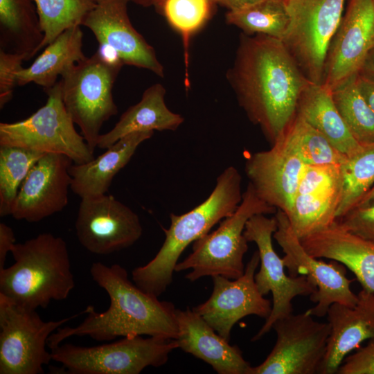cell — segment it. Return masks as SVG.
<instances>
[{"label":"cell","mask_w":374,"mask_h":374,"mask_svg":"<svg viewBox=\"0 0 374 374\" xmlns=\"http://www.w3.org/2000/svg\"><path fill=\"white\" fill-rule=\"evenodd\" d=\"M16 243L15 233L5 223H0V269L5 267L7 255Z\"/></svg>","instance_id":"obj_39"},{"label":"cell","mask_w":374,"mask_h":374,"mask_svg":"<svg viewBox=\"0 0 374 374\" xmlns=\"http://www.w3.org/2000/svg\"><path fill=\"white\" fill-rule=\"evenodd\" d=\"M166 0H152V6H154L155 9L161 13L162 7ZM215 2V0H213ZM216 3V2H215Z\"/></svg>","instance_id":"obj_44"},{"label":"cell","mask_w":374,"mask_h":374,"mask_svg":"<svg viewBox=\"0 0 374 374\" xmlns=\"http://www.w3.org/2000/svg\"><path fill=\"white\" fill-rule=\"evenodd\" d=\"M343 191L336 219L354 208L374 185V145L347 157L341 165Z\"/></svg>","instance_id":"obj_34"},{"label":"cell","mask_w":374,"mask_h":374,"mask_svg":"<svg viewBox=\"0 0 374 374\" xmlns=\"http://www.w3.org/2000/svg\"><path fill=\"white\" fill-rule=\"evenodd\" d=\"M357 81L362 95L374 111V79L359 72L357 75Z\"/></svg>","instance_id":"obj_40"},{"label":"cell","mask_w":374,"mask_h":374,"mask_svg":"<svg viewBox=\"0 0 374 374\" xmlns=\"http://www.w3.org/2000/svg\"><path fill=\"white\" fill-rule=\"evenodd\" d=\"M342 191L341 166H307L287 215L299 239L335 222Z\"/></svg>","instance_id":"obj_19"},{"label":"cell","mask_w":374,"mask_h":374,"mask_svg":"<svg viewBox=\"0 0 374 374\" xmlns=\"http://www.w3.org/2000/svg\"><path fill=\"white\" fill-rule=\"evenodd\" d=\"M271 146L247 159L245 173L258 197L287 215L307 166L282 134Z\"/></svg>","instance_id":"obj_20"},{"label":"cell","mask_w":374,"mask_h":374,"mask_svg":"<svg viewBox=\"0 0 374 374\" xmlns=\"http://www.w3.org/2000/svg\"><path fill=\"white\" fill-rule=\"evenodd\" d=\"M179 348L209 365L219 374H251L252 366L236 346L222 337L189 308L176 309Z\"/></svg>","instance_id":"obj_22"},{"label":"cell","mask_w":374,"mask_h":374,"mask_svg":"<svg viewBox=\"0 0 374 374\" xmlns=\"http://www.w3.org/2000/svg\"><path fill=\"white\" fill-rule=\"evenodd\" d=\"M346 0H285L289 23L280 39L312 83L323 82L327 53Z\"/></svg>","instance_id":"obj_9"},{"label":"cell","mask_w":374,"mask_h":374,"mask_svg":"<svg viewBox=\"0 0 374 374\" xmlns=\"http://www.w3.org/2000/svg\"><path fill=\"white\" fill-rule=\"evenodd\" d=\"M374 200V185L364 195V197L360 199L359 203L356 206H362L366 204L370 203ZM355 206V207H356Z\"/></svg>","instance_id":"obj_43"},{"label":"cell","mask_w":374,"mask_h":374,"mask_svg":"<svg viewBox=\"0 0 374 374\" xmlns=\"http://www.w3.org/2000/svg\"><path fill=\"white\" fill-rule=\"evenodd\" d=\"M165 94L166 89L161 84L148 87L140 101L130 107L110 131L100 135L97 147L107 149L122 137L135 132L176 130L184 119L168 108Z\"/></svg>","instance_id":"obj_25"},{"label":"cell","mask_w":374,"mask_h":374,"mask_svg":"<svg viewBox=\"0 0 374 374\" xmlns=\"http://www.w3.org/2000/svg\"><path fill=\"white\" fill-rule=\"evenodd\" d=\"M73 315L45 321L36 310L17 305L0 294V374H42L52 359L49 337Z\"/></svg>","instance_id":"obj_10"},{"label":"cell","mask_w":374,"mask_h":374,"mask_svg":"<svg viewBox=\"0 0 374 374\" xmlns=\"http://www.w3.org/2000/svg\"><path fill=\"white\" fill-rule=\"evenodd\" d=\"M90 274L109 296V307L98 312L93 306H87L80 324L60 327L49 337L50 350L73 336H89L98 341L139 335L177 339L176 308L172 303L159 301L141 290L130 280L127 270L120 265L94 262Z\"/></svg>","instance_id":"obj_2"},{"label":"cell","mask_w":374,"mask_h":374,"mask_svg":"<svg viewBox=\"0 0 374 374\" xmlns=\"http://www.w3.org/2000/svg\"><path fill=\"white\" fill-rule=\"evenodd\" d=\"M259 263L257 250L240 277L231 280L220 275L212 276L213 287L211 296L193 308L195 312L228 341L233 326L241 319L249 315L267 319L271 313L270 301L260 294L255 282Z\"/></svg>","instance_id":"obj_16"},{"label":"cell","mask_w":374,"mask_h":374,"mask_svg":"<svg viewBox=\"0 0 374 374\" xmlns=\"http://www.w3.org/2000/svg\"><path fill=\"white\" fill-rule=\"evenodd\" d=\"M241 181L239 171L229 166L217 177L205 201L184 214L171 213L169 228L163 229L166 238L161 247L150 262L132 271L134 283L157 297L165 292L184 249L237 209L242 199Z\"/></svg>","instance_id":"obj_3"},{"label":"cell","mask_w":374,"mask_h":374,"mask_svg":"<svg viewBox=\"0 0 374 374\" xmlns=\"http://www.w3.org/2000/svg\"><path fill=\"white\" fill-rule=\"evenodd\" d=\"M296 114L347 157L364 148L353 136L335 106L331 91L322 84H307L299 98Z\"/></svg>","instance_id":"obj_26"},{"label":"cell","mask_w":374,"mask_h":374,"mask_svg":"<svg viewBox=\"0 0 374 374\" xmlns=\"http://www.w3.org/2000/svg\"><path fill=\"white\" fill-rule=\"evenodd\" d=\"M337 374H374V338L348 355L339 368Z\"/></svg>","instance_id":"obj_38"},{"label":"cell","mask_w":374,"mask_h":374,"mask_svg":"<svg viewBox=\"0 0 374 374\" xmlns=\"http://www.w3.org/2000/svg\"><path fill=\"white\" fill-rule=\"evenodd\" d=\"M134 3L143 7H149L152 6V0H132Z\"/></svg>","instance_id":"obj_45"},{"label":"cell","mask_w":374,"mask_h":374,"mask_svg":"<svg viewBox=\"0 0 374 374\" xmlns=\"http://www.w3.org/2000/svg\"><path fill=\"white\" fill-rule=\"evenodd\" d=\"M357 75L332 92L335 106L355 139L364 147L374 145V111L362 95Z\"/></svg>","instance_id":"obj_30"},{"label":"cell","mask_w":374,"mask_h":374,"mask_svg":"<svg viewBox=\"0 0 374 374\" xmlns=\"http://www.w3.org/2000/svg\"><path fill=\"white\" fill-rule=\"evenodd\" d=\"M272 328L275 345L251 374H319L326 352L330 325L307 311L278 319Z\"/></svg>","instance_id":"obj_12"},{"label":"cell","mask_w":374,"mask_h":374,"mask_svg":"<svg viewBox=\"0 0 374 374\" xmlns=\"http://www.w3.org/2000/svg\"><path fill=\"white\" fill-rule=\"evenodd\" d=\"M43 39L34 0H0V48L28 60L38 53Z\"/></svg>","instance_id":"obj_28"},{"label":"cell","mask_w":374,"mask_h":374,"mask_svg":"<svg viewBox=\"0 0 374 374\" xmlns=\"http://www.w3.org/2000/svg\"><path fill=\"white\" fill-rule=\"evenodd\" d=\"M46 153L0 145V216L10 215L19 189L35 163Z\"/></svg>","instance_id":"obj_32"},{"label":"cell","mask_w":374,"mask_h":374,"mask_svg":"<svg viewBox=\"0 0 374 374\" xmlns=\"http://www.w3.org/2000/svg\"><path fill=\"white\" fill-rule=\"evenodd\" d=\"M228 78L240 105L271 145L296 115L310 82L280 39L260 34L240 35Z\"/></svg>","instance_id":"obj_1"},{"label":"cell","mask_w":374,"mask_h":374,"mask_svg":"<svg viewBox=\"0 0 374 374\" xmlns=\"http://www.w3.org/2000/svg\"><path fill=\"white\" fill-rule=\"evenodd\" d=\"M214 3L213 0H166L163 3L161 13L182 35L186 64L189 38L207 20Z\"/></svg>","instance_id":"obj_35"},{"label":"cell","mask_w":374,"mask_h":374,"mask_svg":"<svg viewBox=\"0 0 374 374\" xmlns=\"http://www.w3.org/2000/svg\"><path fill=\"white\" fill-rule=\"evenodd\" d=\"M275 216L256 214L247 222L244 235L248 242H253L260 256V269L255 274V282L261 294H272V308L269 316L261 328L252 337L255 341L261 339L272 328L279 319L293 313L292 300L298 296L313 295L317 287L305 276H291L285 271L283 258L275 251L272 236L277 229Z\"/></svg>","instance_id":"obj_11"},{"label":"cell","mask_w":374,"mask_h":374,"mask_svg":"<svg viewBox=\"0 0 374 374\" xmlns=\"http://www.w3.org/2000/svg\"><path fill=\"white\" fill-rule=\"evenodd\" d=\"M75 229L80 244L101 256L131 247L143 233L138 215L106 194L81 198Z\"/></svg>","instance_id":"obj_14"},{"label":"cell","mask_w":374,"mask_h":374,"mask_svg":"<svg viewBox=\"0 0 374 374\" xmlns=\"http://www.w3.org/2000/svg\"><path fill=\"white\" fill-rule=\"evenodd\" d=\"M300 240L309 254L341 262L363 289L374 292V242L344 229L336 221Z\"/></svg>","instance_id":"obj_23"},{"label":"cell","mask_w":374,"mask_h":374,"mask_svg":"<svg viewBox=\"0 0 374 374\" xmlns=\"http://www.w3.org/2000/svg\"><path fill=\"white\" fill-rule=\"evenodd\" d=\"M306 166H341L347 157L296 113L282 134Z\"/></svg>","instance_id":"obj_29"},{"label":"cell","mask_w":374,"mask_h":374,"mask_svg":"<svg viewBox=\"0 0 374 374\" xmlns=\"http://www.w3.org/2000/svg\"><path fill=\"white\" fill-rule=\"evenodd\" d=\"M95 7L85 17L82 26L98 42L101 51L117 57L124 64L148 69L163 77V67L155 51L133 27L127 14L132 0H95Z\"/></svg>","instance_id":"obj_17"},{"label":"cell","mask_w":374,"mask_h":374,"mask_svg":"<svg viewBox=\"0 0 374 374\" xmlns=\"http://www.w3.org/2000/svg\"><path fill=\"white\" fill-rule=\"evenodd\" d=\"M25 55L0 48V109L8 103L17 85V73L23 67Z\"/></svg>","instance_id":"obj_36"},{"label":"cell","mask_w":374,"mask_h":374,"mask_svg":"<svg viewBox=\"0 0 374 374\" xmlns=\"http://www.w3.org/2000/svg\"><path fill=\"white\" fill-rule=\"evenodd\" d=\"M359 72L374 79V48L368 53Z\"/></svg>","instance_id":"obj_42"},{"label":"cell","mask_w":374,"mask_h":374,"mask_svg":"<svg viewBox=\"0 0 374 374\" xmlns=\"http://www.w3.org/2000/svg\"><path fill=\"white\" fill-rule=\"evenodd\" d=\"M226 20L245 34L281 39L288 26L289 13L285 0H262L246 8L229 11Z\"/></svg>","instance_id":"obj_31"},{"label":"cell","mask_w":374,"mask_h":374,"mask_svg":"<svg viewBox=\"0 0 374 374\" xmlns=\"http://www.w3.org/2000/svg\"><path fill=\"white\" fill-rule=\"evenodd\" d=\"M72 162L64 154H44L22 182L10 215L17 220L37 222L62 211L68 204Z\"/></svg>","instance_id":"obj_18"},{"label":"cell","mask_w":374,"mask_h":374,"mask_svg":"<svg viewBox=\"0 0 374 374\" xmlns=\"http://www.w3.org/2000/svg\"><path fill=\"white\" fill-rule=\"evenodd\" d=\"M153 134L130 133L97 158L82 164H71L69 170L71 190L80 198L106 194L116 175L128 163L138 147Z\"/></svg>","instance_id":"obj_24"},{"label":"cell","mask_w":374,"mask_h":374,"mask_svg":"<svg viewBox=\"0 0 374 374\" xmlns=\"http://www.w3.org/2000/svg\"><path fill=\"white\" fill-rule=\"evenodd\" d=\"M276 211L258 197L249 182L235 212L222 220L216 230L193 242L192 253L177 262L175 271L191 269L185 276L191 282L217 275L230 279L240 277L245 270L243 258L248 250L244 235L247 222L254 215L275 214Z\"/></svg>","instance_id":"obj_5"},{"label":"cell","mask_w":374,"mask_h":374,"mask_svg":"<svg viewBox=\"0 0 374 374\" xmlns=\"http://www.w3.org/2000/svg\"><path fill=\"white\" fill-rule=\"evenodd\" d=\"M83 33L80 26L65 30L48 44L28 68L17 73V85L33 82L47 90L62 75L87 57L82 51Z\"/></svg>","instance_id":"obj_27"},{"label":"cell","mask_w":374,"mask_h":374,"mask_svg":"<svg viewBox=\"0 0 374 374\" xmlns=\"http://www.w3.org/2000/svg\"><path fill=\"white\" fill-rule=\"evenodd\" d=\"M45 91L48 96L45 105L31 116L13 123H0V145L62 154L77 164L93 159V150L75 130L65 108L60 82Z\"/></svg>","instance_id":"obj_8"},{"label":"cell","mask_w":374,"mask_h":374,"mask_svg":"<svg viewBox=\"0 0 374 374\" xmlns=\"http://www.w3.org/2000/svg\"><path fill=\"white\" fill-rule=\"evenodd\" d=\"M15 262L0 269V294L24 308H46L52 301L67 299L75 287L65 240L42 233L11 252Z\"/></svg>","instance_id":"obj_4"},{"label":"cell","mask_w":374,"mask_h":374,"mask_svg":"<svg viewBox=\"0 0 374 374\" xmlns=\"http://www.w3.org/2000/svg\"><path fill=\"white\" fill-rule=\"evenodd\" d=\"M374 48V1L348 0L330 42L322 84L331 91L361 71Z\"/></svg>","instance_id":"obj_15"},{"label":"cell","mask_w":374,"mask_h":374,"mask_svg":"<svg viewBox=\"0 0 374 374\" xmlns=\"http://www.w3.org/2000/svg\"><path fill=\"white\" fill-rule=\"evenodd\" d=\"M336 222L344 229L374 242V200L355 207Z\"/></svg>","instance_id":"obj_37"},{"label":"cell","mask_w":374,"mask_h":374,"mask_svg":"<svg viewBox=\"0 0 374 374\" xmlns=\"http://www.w3.org/2000/svg\"><path fill=\"white\" fill-rule=\"evenodd\" d=\"M122 66L96 51L61 76L65 108L93 150L97 147L103 125L118 112L112 89Z\"/></svg>","instance_id":"obj_6"},{"label":"cell","mask_w":374,"mask_h":374,"mask_svg":"<svg viewBox=\"0 0 374 374\" xmlns=\"http://www.w3.org/2000/svg\"><path fill=\"white\" fill-rule=\"evenodd\" d=\"M262 0H215L216 3L226 7L229 11H237L252 6Z\"/></svg>","instance_id":"obj_41"},{"label":"cell","mask_w":374,"mask_h":374,"mask_svg":"<svg viewBox=\"0 0 374 374\" xmlns=\"http://www.w3.org/2000/svg\"><path fill=\"white\" fill-rule=\"evenodd\" d=\"M277 229L273 237L283 249L285 267L291 276H305L316 286L310 300L317 304L307 312L313 317L326 315L334 303L353 307L357 295L351 290L352 280L346 277V267L341 262H329L309 254L292 229L287 215L280 210L274 214Z\"/></svg>","instance_id":"obj_13"},{"label":"cell","mask_w":374,"mask_h":374,"mask_svg":"<svg viewBox=\"0 0 374 374\" xmlns=\"http://www.w3.org/2000/svg\"><path fill=\"white\" fill-rule=\"evenodd\" d=\"M177 348V339L139 335L91 347L60 344L51 353L69 374H139L164 365Z\"/></svg>","instance_id":"obj_7"},{"label":"cell","mask_w":374,"mask_h":374,"mask_svg":"<svg viewBox=\"0 0 374 374\" xmlns=\"http://www.w3.org/2000/svg\"><path fill=\"white\" fill-rule=\"evenodd\" d=\"M44 39L38 52L65 30L82 25L87 14L95 7V0H34Z\"/></svg>","instance_id":"obj_33"},{"label":"cell","mask_w":374,"mask_h":374,"mask_svg":"<svg viewBox=\"0 0 374 374\" xmlns=\"http://www.w3.org/2000/svg\"><path fill=\"white\" fill-rule=\"evenodd\" d=\"M357 295L353 307L334 303L328 308L330 330L319 374L337 373L351 352L374 338V292L362 288Z\"/></svg>","instance_id":"obj_21"},{"label":"cell","mask_w":374,"mask_h":374,"mask_svg":"<svg viewBox=\"0 0 374 374\" xmlns=\"http://www.w3.org/2000/svg\"><path fill=\"white\" fill-rule=\"evenodd\" d=\"M374 1V0H373Z\"/></svg>","instance_id":"obj_46"}]
</instances>
